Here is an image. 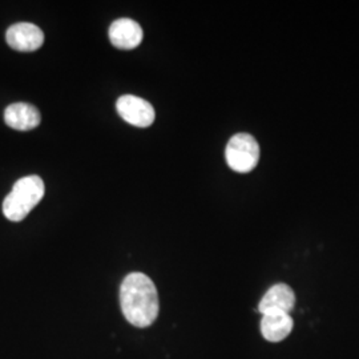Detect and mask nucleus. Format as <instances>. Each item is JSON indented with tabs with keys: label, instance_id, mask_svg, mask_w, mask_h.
Listing matches in <instances>:
<instances>
[{
	"label": "nucleus",
	"instance_id": "nucleus-1",
	"mask_svg": "<svg viewBox=\"0 0 359 359\" xmlns=\"http://www.w3.org/2000/svg\"><path fill=\"white\" fill-rule=\"evenodd\" d=\"M120 305L130 325L151 326L158 316V294L152 280L142 273L128 274L120 286Z\"/></svg>",
	"mask_w": 359,
	"mask_h": 359
},
{
	"label": "nucleus",
	"instance_id": "nucleus-5",
	"mask_svg": "<svg viewBox=\"0 0 359 359\" xmlns=\"http://www.w3.org/2000/svg\"><path fill=\"white\" fill-rule=\"evenodd\" d=\"M6 40L15 51L32 52L43 46L44 34L35 25L18 23L7 29Z\"/></svg>",
	"mask_w": 359,
	"mask_h": 359
},
{
	"label": "nucleus",
	"instance_id": "nucleus-6",
	"mask_svg": "<svg viewBox=\"0 0 359 359\" xmlns=\"http://www.w3.org/2000/svg\"><path fill=\"white\" fill-rule=\"evenodd\" d=\"M142 27L128 18L117 19L109 27V40L118 50H133L142 41Z\"/></svg>",
	"mask_w": 359,
	"mask_h": 359
},
{
	"label": "nucleus",
	"instance_id": "nucleus-4",
	"mask_svg": "<svg viewBox=\"0 0 359 359\" xmlns=\"http://www.w3.org/2000/svg\"><path fill=\"white\" fill-rule=\"evenodd\" d=\"M116 109L118 115L128 124L139 128L151 127L156 118L154 107L147 100L133 95H126L118 97L116 103Z\"/></svg>",
	"mask_w": 359,
	"mask_h": 359
},
{
	"label": "nucleus",
	"instance_id": "nucleus-3",
	"mask_svg": "<svg viewBox=\"0 0 359 359\" xmlns=\"http://www.w3.org/2000/svg\"><path fill=\"white\" fill-rule=\"evenodd\" d=\"M225 158L229 168L234 172L249 173L258 164L259 145L252 135L237 133L226 145Z\"/></svg>",
	"mask_w": 359,
	"mask_h": 359
},
{
	"label": "nucleus",
	"instance_id": "nucleus-7",
	"mask_svg": "<svg viewBox=\"0 0 359 359\" xmlns=\"http://www.w3.org/2000/svg\"><path fill=\"white\" fill-rule=\"evenodd\" d=\"M295 305V294L293 289L285 283L273 285L262 297L258 305V311L266 314L271 311L290 313Z\"/></svg>",
	"mask_w": 359,
	"mask_h": 359
},
{
	"label": "nucleus",
	"instance_id": "nucleus-2",
	"mask_svg": "<svg viewBox=\"0 0 359 359\" xmlns=\"http://www.w3.org/2000/svg\"><path fill=\"white\" fill-rule=\"evenodd\" d=\"M44 192V182L39 176H26L18 180L11 193L3 201V215L13 222L25 219L41 201Z\"/></svg>",
	"mask_w": 359,
	"mask_h": 359
},
{
	"label": "nucleus",
	"instance_id": "nucleus-9",
	"mask_svg": "<svg viewBox=\"0 0 359 359\" xmlns=\"http://www.w3.org/2000/svg\"><path fill=\"white\" fill-rule=\"evenodd\" d=\"M293 318L289 313L271 311L262 314L261 333L269 342H280L285 339L293 330Z\"/></svg>",
	"mask_w": 359,
	"mask_h": 359
},
{
	"label": "nucleus",
	"instance_id": "nucleus-8",
	"mask_svg": "<svg viewBox=\"0 0 359 359\" xmlns=\"http://www.w3.org/2000/svg\"><path fill=\"white\" fill-rule=\"evenodd\" d=\"M4 121L10 128L26 132L39 127L40 112L32 104H11L4 111Z\"/></svg>",
	"mask_w": 359,
	"mask_h": 359
}]
</instances>
